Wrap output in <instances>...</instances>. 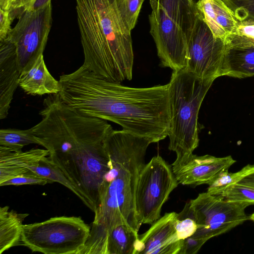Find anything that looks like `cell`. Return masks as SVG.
Instances as JSON below:
<instances>
[{"mask_svg":"<svg viewBox=\"0 0 254 254\" xmlns=\"http://www.w3.org/2000/svg\"><path fill=\"white\" fill-rule=\"evenodd\" d=\"M42 119L32 127L39 145L49 151L57 165L81 194L85 205L94 212L99 189L109 169L105 138L113 129L107 121L79 114L59 94L44 99Z\"/></svg>","mask_w":254,"mask_h":254,"instance_id":"obj_1","label":"cell"},{"mask_svg":"<svg viewBox=\"0 0 254 254\" xmlns=\"http://www.w3.org/2000/svg\"><path fill=\"white\" fill-rule=\"evenodd\" d=\"M59 81L60 97L77 113L116 123L152 143L168 136V84L145 88L124 86L105 79L83 64L62 75Z\"/></svg>","mask_w":254,"mask_h":254,"instance_id":"obj_2","label":"cell"},{"mask_svg":"<svg viewBox=\"0 0 254 254\" xmlns=\"http://www.w3.org/2000/svg\"><path fill=\"white\" fill-rule=\"evenodd\" d=\"M152 143L123 129H112L107 135L109 169L100 187L90 236L80 254H104L107 237L118 226L126 225L138 233L141 224L135 211V189Z\"/></svg>","mask_w":254,"mask_h":254,"instance_id":"obj_3","label":"cell"},{"mask_svg":"<svg viewBox=\"0 0 254 254\" xmlns=\"http://www.w3.org/2000/svg\"><path fill=\"white\" fill-rule=\"evenodd\" d=\"M83 64L105 79L131 80L133 52L130 31L116 0H76Z\"/></svg>","mask_w":254,"mask_h":254,"instance_id":"obj_4","label":"cell"},{"mask_svg":"<svg viewBox=\"0 0 254 254\" xmlns=\"http://www.w3.org/2000/svg\"><path fill=\"white\" fill-rule=\"evenodd\" d=\"M213 80L199 78L185 68L173 71L168 83L170 111L169 150L177 163L199 143L197 120L201 103Z\"/></svg>","mask_w":254,"mask_h":254,"instance_id":"obj_5","label":"cell"},{"mask_svg":"<svg viewBox=\"0 0 254 254\" xmlns=\"http://www.w3.org/2000/svg\"><path fill=\"white\" fill-rule=\"evenodd\" d=\"M91 228L80 217L57 216L22 225L21 241L33 252L80 254Z\"/></svg>","mask_w":254,"mask_h":254,"instance_id":"obj_6","label":"cell"},{"mask_svg":"<svg viewBox=\"0 0 254 254\" xmlns=\"http://www.w3.org/2000/svg\"><path fill=\"white\" fill-rule=\"evenodd\" d=\"M178 184L172 168L159 155L144 165L135 193L136 213L141 225H151L161 217L163 205Z\"/></svg>","mask_w":254,"mask_h":254,"instance_id":"obj_7","label":"cell"},{"mask_svg":"<svg viewBox=\"0 0 254 254\" xmlns=\"http://www.w3.org/2000/svg\"><path fill=\"white\" fill-rule=\"evenodd\" d=\"M190 209L197 225L191 237L207 241L223 234L250 219L244 202L227 200L207 192L199 193L189 201Z\"/></svg>","mask_w":254,"mask_h":254,"instance_id":"obj_8","label":"cell"},{"mask_svg":"<svg viewBox=\"0 0 254 254\" xmlns=\"http://www.w3.org/2000/svg\"><path fill=\"white\" fill-rule=\"evenodd\" d=\"M52 3L26 10L5 38L14 47L20 72L28 70L43 52L51 28Z\"/></svg>","mask_w":254,"mask_h":254,"instance_id":"obj_9","label":"cell"},{"mask_svg":"<svg viewBox=\"0 0 254 254\" xmlns=\"http://www.w3.org/2000/svg\"><path fill=\"white\" fill-rule=\"evenodd\" d=\"M150 32L161 65L178 71L187 65L188 39L180 27L166 14L157 0H149Z\"/></svg>","mask_w":254,"mask_h":254,"instance_id":"obj_10","label":"cell"},{"mask_svg":"<svg viewBox=\"0 0 254 254\" xmlns=\"http://www.w3.org/2000/svg\"><path fill=\"white\" fill-rule=\"evenodd\" d=\"M224 51V40L215 38L199 16L188 42L185 68L199 78L214 81L221 76Z\"/></svg>","mask_w":254,"mask_h":254,"instance_id":"obj_11","label":"cell"},{"mask_svg":"<svg viewBox=\"0 0 254 254\" xmlns=\"http://www.w3.org/2000/svg\"><path fill=\"white\" fill-rule=\"evenodd\" d=\"M235 162L230 155L216 157L210 155L197 156L192 153L177 163H173L172 168L179 184L196 186L208 185Z\"/></svg>","mask_w":254,"mask_h":254,"instance_id":"obj_12","label":"cell"},{"mask_svg":"<svg viewBox=\"0 0 254 254\" xmlns=\"http://www.w3.org/2000/svg\"><path fill=\"white\" fill-rule=\"evenodd\" d=\"M177 213H166L138 235L135 254H179L183 240L178 238L175 228Z\"/></svg>","mask_w":254,"mask_h":254,"instance_id":"obj_13","label":"cell"},{"mask_svg":"<svg viewBox=\"0 0 254 254\" xmlns=\"http://www.w3.org/2000/svg\"><path fill=\"white\" fill-rule=\"evenodd\" d=\"M224 43L221 76L240 78L254 76V39L232 34Z\"/></svg>","mask_w":254,"mask_h":254,"instance_id":"obj_14","label":"cell"},{"mask_svg":"<svg viewBox=\"0 0 254 254\" xmlns=\"http://www.w3.org/2000/svg\"><path fill=\"white\" fill-rule=\"evenodd\" d=\"M15 49L6 39L0 41V119L8 114L20 75Z\"/></svg>","mask_w":254,"mask_h":254,"instance_id":"obj_15","label":"cell"},{"mask_svg":"<svg viewBox=\"0 0 254 254\" xmlns=\"http://www.w3.org/2000/svg\"><path fill=\"white\" fill-rule=\"evenodd\" d=\"M196 7L214 36L224 40L235 32L238 21L223 0H198Z\"/></svg>","mask_w":254,"mask_h":254,"instance_id":"obj_16","label":"cell"},{"mask_svg":"<svg viewBox=\"0 0 254 254\" xmlns=\"http://www.w3.org/2000/svg\"><path fill=\"white\" fill-rule=\"evenodd\" d=\"M49 154L46 149L22 151L0 146V184L28 171Z\"/></svg>","mask_w":254,"mask_h":254,"instance_id":"obj_17","label":"cell"},{"mask_svg":"<svg viewBox=\"0 0 254 254\" xmlns=\"http://www.w3.org/2000/svg\"><path fill=\"white\" fill-rule=\"evenodd\" d=\"M19 86L26 93L31 95L58 94L60 89L59 81L48 69L43 54L28 70L21 72Z\"/></svg>","mask_w":254,"mask_h":254,"instance_id":"obj_18","label":"cell"},{"mask_svg":"<svg viewBox=\"0 0 254 254\" xmlns=\"http://www.w3.org/2000/svg\"><path fill=\"white\" fill-rule=\"evenodd\" d=\"M157 1L168 16L180 27L189 42L200 16L196 3L193 0Z\"/></svg>","mask_w":254,"mask_h":254,"instance_id":"obj_19","label":"cell"},{"mask_svg":"<svg viewBox=\"0 0 254 254\" xmlns=\"http://www.w3.org/2000/svg\"><path fill=\"white\" fill-rule=\"evenodd\" d=\"M235 181L218 195L229 201L254 205V164H248L239 171Z\"/></svg>","mask_w":254,"mask_h":254,"instance_id":"obj_20","label":"cell"},{"mask_svg":"<svg viewBox=\"0 0 254 254\" xmlns=\"http://www.w3.org/2000/svg\"><path fill=\"white\" fill-rule=\"evenodd\" d=\"M9 209L8 206L0 207V254L19 244L22 222L29 215Z\"/></svg>","mask_w":254,"mask_h":254,"instance_id":"obj_21","label":"cell"},{"mask_svg":"<svg viewBox=\"0 0 254 254\" xmlns=\"http://www.w3.org/2000/svg\"><path fill=\"white\" fill-rule=\"evenodd\" d=\"M137 233L126 225L115 227L107 237L104 254H135Z\"/></svg>","mask_w":254,"mask_h":254,"instance_id":"obj_22","label":"cell"},{"mask_svg":"<svg viewBox=\"0 0 254 254\" xmlns=\"http://www.w3.org/2000/svg\"><path fill=\"white\" fill-rule=\"evenodd\" d=\"M29 170L41 175L53 182L59 183L72 191L85 205L86 201L83 196L68 179L61 169L48 157L43 158L38 164Z\"/></svg>","mask_w":254,"mask_h":254,"instance_id":"obj_23","label":"cell"},{"mask_svg":"<svg viewBox=\"0 0 254 254\" xmlns=\"http://www.w3.org/2000/svg\"><path fill=\"white\" fill-rule=\"evenodd\" d=\"M30 144L39 145L32 127L26 129L4 128L0 130V146L15 150Z\"/></svg>","mask_w":254,"mask_h":254,"instance_id":"obj_24","label":"cell"},{"mask_svg":"<svg viewBox=\"0 0 254 254\" xmlns=\"http://www.w3.org/2000/svg\"><path fill=\"white\" fill-rule=\"evenodd\" d=\"M144 0H116L120 15L127 28L135 27Z\"/></svg>","mask_w":254,"mask_h":254,"instance_id":"obj_25","label":"cell"},{"mask_svg":"<svg viewBox=\"0 0 254 254\" xmlns=\"http://www.w3.org/2000/svg\"><path fill=\"white\" fill-rule=\"evenodd\" d=\"M175 228L180 240L192 236L197 229V225L190 209L189 202L182 211L177 213Z\"/></svg>","mask_w":254,"mask_h":254,"instance_id":"obj_26","label":"cell"},{"mask_svg":"<svg viewBox=\"0 0 254 254\" xmlns=\"http://www.w3.org/2000/svg\"><path fill=\"white\" fill-rule=\"evenodd\" d=\"M238 22L254 20V0H223Z\"/></svg>","mask_w":254,"mask_h":254,"instance_id":"obj_27","label":"cell"},{"mask_svg":"<svg viewBox=\"0 0 254 254\" xmlns=\"http://www.w3.org/2000/svg\"><path fill=\"white\" fill-rule=\"evenodd\" d=\"M52 183L53 182L50 180L29 170L12 179L0 183V186L23 185H45Z\"/></svg>","mask_w":254,"mask_h":254,"instance_id":"obj_28","label":"cell"},{"mask_svg":"<svg viewBox=\"0 0 254 254\" xmlns=\"http://www.w3.org/2000/svg\"><path fill=\"white\" fill-rule=\"evenodd\" d=\"M237 176V172L230 173L228 170L223 171L208 185L207 192L211 194L218 195L235 181Z\"/></svg>","mask_w":254,"mask_h":254,"instance_id":"obj_29","label":"cell"},{"mask_svg":"<svg viewBox=\"0 0 254 254\" xmlns=\"http://www.w3.org/2000/svg\"><path fill=\"white\" fill-rule=\"evenodd\" d=\"M37 0H9L10 14L13 20L26 10H32Z\"/></svg>","mask_w":254,"mask_h":254,"instance_id":"obj_30","label":"cell"},{"mask_svg":"<svg viewBox=\"0 0 254 254\" xmlns=\"http://www.w3.org/2000/svg\"><path fill=\"white\" fill-rule=\"evenodd\" d=\"M207 240L195 238L191 236L183 240V245L179 254H195Z\"/></svg>","mask_w":254,"mask_h":254,"instance_id":"obj_31","label":"cell"},{"mask_svg":"<svg viewBox=\"0 0 254 254\" xmlns=\"http://www.w3.org/2000/svg\"><path fill=\"white\" fill-rule=\"evenodd\" d=\"M13 19L8 10L0 8V41L5 39L10 30Z\"/></svg>","mask_w":254,"mask_h":254,"instance_id":"obj_32","label":"cell"},{"mask_svg":"<svg viewBox=\"0 0 254 254\" xmlns=\"http://www.w3.org/2000/svg\"><path fill=\"white\" fill-rule=\"evenodd\" d=\"M234 34L254 39V20L238 22Z\"/></svg>","mask_w":254,"mask_h":254,"instance_id":"obj_33","label":"cell"},{"mask_svg":"<svg viewBox=\"0 0 254 254\" xmlns=\"http://www.w3.org/2000/svg\"><path fill=\"white\" fill-rule=\"evenodd\" d=\"M50 1H51V0H37L34 3L32 9L38 8L44 5Z\"/></svg>","mask_w":254,"mask_h":254,"instance_id":"obj_34","label":"cell"},{"mask_svg":"<svg viewBox=\"0 0 254 254\" xmlns=\"http://www.w3.org/2000/svg\"><path fill=\"white\" fill-rule=\"evenodd\" d=\"M0 8L9 11V0H0Z\"/></svg>","mask_w":254,"mask_h":254,"instance_id":"obj_35","label":"cell"},{"mask_svg":"<svg viewBox=\"0 0 254 254\" xmlns=\"http://www.w3.org/2000/svg\"><path fill=\"white\" fill-rule=\"evenodd\" d=\"M250 219L252 220V221H254V213H253L250 216Z\"/></svg>","mask_w":254,"mask_h":254,"instance_id":"obj_36","label":"cell"}]
</instances>
